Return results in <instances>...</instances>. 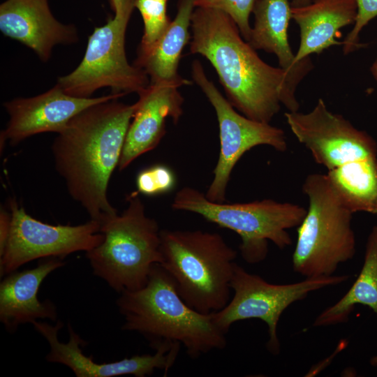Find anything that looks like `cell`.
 Listing matches in <instances>:
<instances>
[{
    "mask_svg": "<svg viewBox=\"0 0 377 377\" xmlns=\"http://www.w3.org/2000/svg\"><path fill=\"white\" fill-rule=\"evenodd\" d=\"M348 275L308 277L289 284L268 283L260 276L235 265L230 287L233 296L221 310L214 312L216 324L226 333L237 321L257 318L266 323L269 339L267 349L273 355L280 352L277 326L283 312L293 303L305 298L310 293L339 285Z\"/></svg>",
    "mask_w": 377,
    "mask_h": 377,
    "instance_id": "cell-9",
    "label": "cell"
},
{
    "mask_svg": "<svg viewBox=\"0 0 377 377\" xmlns=\"http://www.w3.org/2000/svg\"><path fill=\"white\" fill-rule=\"evenodd\" d=\"M302 189L309 208L297 227L293 269L306 278L332 276L340 264L355 255L353 213L336 194L325 174L309 175Z\"/></svg>",
    "mask_w": 377,
    "mask_h": 377,
    "instance_id": "cell-6",
    "label": "cell"
},
{
    "mask_svg": "<svg viewBox=\"0 0 377 377\" xmlns=\"http://www.w3.org/2000/svg\"><path fill=\"white\" fill-rule=\"evenodd\" d=\"M10 233L0 256V275L4 276L38 258H64L77 251H89L100 245L104 235L101 223L90 219L77 226L50 225L29 215L15 199H10Z\"/></svg>",
    "mask_w": 377,
    "mask_h": 377,
    "instance_id": "cell-12",
    "label": "cell"
},
{
    "mask_svg": "<svg viewBox=\"0 0 377 377\" xmlns=\"http://www.w3.org/2000/svg\"><path fill=\"white\" fill-rule=\"evenodd\" d=\"M195 0H179L175 19L147 52L138 53L134 66L149 75L151 82L183 79L178 72L182 52L190 38L188 28Z\"/></svg>",
    "mask_w": 377,
    "mask_h": 377,
    "instance_id": "cell-20",
    "label": "cell"
},
{
    "mask_svg": "<svg viewBox=\"0 0 377 377\" xmlns=\"http://www.w3.org/2000/svg\"><path fill=\"white\" fill-rule=\"evenodd\" d=\"M371 71L375 80L377 81V59L371 66Z\"/></svg>",
    "mask_w": 377,
    "mask_h": 377,
    "instance_id": "cell-29",
    "label": "cell"
},
{
    "mask_svg": "<svg viewBox=\"0 0 377 377\" xmlns=\"http://www.w3.org/2000/svg\"><path fill=\"white\" fill-rule=\"evenodd\" d=\"M160 251V264L189 306L208 314L228 304L237 251L220 234L161 230Z\"/></svg>",
    "mask_w": 377,
    "mask_h": 377,
    "instance_id": "cell-4",
    "label": "cell"
},
{
    "mask_svg": "<svg viewBox=\"0 0 377 377\" xmlns=\"http://www.w3.org/2000/svg\"><path fill=\"white\" fill-rule=\"evenodd\" d=\"M136 109L112 99L73 117L52 145L55 168L71 198L100 223L117 214L107 194Z\"/></svg>",
    "mask_w": 377,
    "mask_h": 377,
    "instance_id": "cell-2",
    "label": "cell"
},
{
    "mask_svg": "<svg viewBox=\"0 0 377 377\" xmlns=\"http://www.w3.org/2000/svg\"><path fill=\"white\" fill-rule=\"evenodd\" d=\"M124 0H110V5L114 14L121 8Z\"/></svg>",
    "mask_w": 377,
    "mask_h": 377,
    "instance_id": "cell-27",
    "label": "cell"
},
{
    "mask_svg": "<svg viewBox=\"0 0 377 377\" xmlns=\"http://www.w3.org/2000/svg\"><path fill=\"white\" fill-rule=\"evenodd\" d=\"M357 304L366 306L377 316V226L368 235L363 265L357 279L338 302L318 316L313 325L346 323Z\"/></svg>",
    "mask_w": 377,
    "mask_h": 377,
    "instance_id": "cell-21",
    "label": "cell"
},
{
    "mask_svg": "<svg viewBox=\"0 0 377 377\" xmlns=\"http://www.w3.org/2000/svg\"><path fill=\"white\" fill-rule=\"evenodd\" d=\"M158 1H167V0H158Z\"/></svg>",
    "mask_w": 377,
    "mask_h": 377,
    "instance_id": "cell-31",
    "label": "cell"
},
{
    "mask_svg": "<svg viewBox=\"0 0 377 377\" xmlns=\"http://www.w3.org/2000/svg\"><path fill=\"white\" fill-rule=\"evenodd\" d=\"M285 117L298 141L328 174L350 172L365 160L377 156L375 140L342 115L329 110L322 98L307 113L286 112Z\"/></svg>",
    "mask_w": 377,
    "mask_h": 377,
    "instance_id": "cell-10",
    "label": "cell"
},
{
    "mask_svg": "<svg viewBox=\"0 0 377 377\" xmlns=\"http://www.w3.org/2000/svg\"><path fill=\"white\" fill-rule=\"evenodd\" d=\"M126 200L128 205L121 215L101 223L103 242L86 252L93 274L119 293L142 288L153 265L162 261L157 221L147 216L138 192Z\"/></svg>",
    "mask_w": 377,
    "mask_h": 377,
    "instance_id": "cell-5",
    "label": "cell"
},
{
    "mask_svg": "<svg viewBox=\"0 0 377 377\" xmlns=\"http://www.w3.org/2000/svg\"><path fill=\"white\" fill-rule=\"evenodd\" d=\"M0 30L32 49L44 61L57 44L75 43V27L57 21L48 0H6L0 6Z\"/></svg>",
    "mask_w": 377,
    "mask_h": 377,
    "instance_id": "cell-16",
    "label": "cell"
},
{
    "mask_svg": "<svg viewBox=\"0 0 377 377\" xmlns=\"http://www.w3.org/2000/svg\"><path fill=\"white\" fill-rule=\"evenodd\" d=\"M191 27V53L201 54L212 64L229 102L244 116L269 123L281 105L288 112L298 111L299 83L282 68L263 61L227 13L197 7Z\"/></svg>",
    "mask_w": 377,
    "mask_h": 377,
    "instance_id": "cell-1",
    "label": "cell"
},
{
    "mask_svg": "<svg viewBox=\"0 0 377 377\" xmlns=\"http://www.w3.org/2000/svg\"><path fill=\"white\" fill-rule=\"evenodd\" d=\"M32 325L50 345L46 360L67 366L77 377L123 375L145 377L153 374L156 369L163 370L166 376L175 364L181 348L179 343L167 345L156 349L153 355H136L119 361L100 364L83 354L80 345H86V341L74 331L70 323L68 324L69 339L66 343H61L58 339V332L63 327L61 320H57L54 325L37 320Z\"/></svg>",
    "mask_w": 377,
    "mask_h": 377,
    "instance_id": "cell-13",
    "label": "cell"
},
{
    "mask_svg": "<svg viewBox=\"0 0 377 377\" xmlns=\"http://www.w3.org/2000/svg\"><path fill=\"white\" fill-rule=\"evenodd\" d=\"M135 1L124 0L121 8L112 19L95 28L79 66L58 79L57 84L66 94L90 98L96 90L108 87L112 93L124 96L138 94L149 84L147 74L130 65L126 56L125 34Z\"/></svg>",
    "mask_w": 377,
    "mask_h": 377,
    "instance_id": "cell-8",
    "label": "cell"
},
{
    "mask_svg": "<svg viewBox=\"0 0 377 377\" xmlns=\"http://www.w3.org/2000/svg\"><path fill=\"white\" fill-rule=\"evenodd\" d=\"M191 83L184 78L150 82L138 94L139 99L126 133L118 165L119 170L156 147L166 133L167 118H171L175 124L178 122L184 103L178 89Z\"/></svg>",
    "mask_w": 377,
    "mask_h": 377,
    "instance_id": "cell-15",
    "label": "cell"
},
{
    "mask_svg": "<svg viewBox=\"0 0 377 377\" xmlns=\"http://www.w3.org/2000/svg\"><path fill=\"white\" fill-rule=\"evenodd\" d=\"M256 0H195V7L217 9L227 13L236 23L243 38L248 42L251 27L249 16Z\"/></svg>",
    "mask_w": 377,
    "mask_h": 377,
    "instance_id": "cell-23",
    "label": "cell"
},
{
    "mask_svg": "<svg viewBox=\"0 0 377 377\" xmlns=\"http://www.w3.org/2000/svg\"><path fill=\"white\" fill-rule=\"evenodd\" d=\"M357 13L352 30L342 42L345 54L363 47L359 42L362 29L374 18L377 17V0H356Z\"/></svg>",
    "mask_w": 377,
    "mask_h": 377,
    "instance_id": "cell-25",
    "label": "cell"
},
{
    "mask_svg": "<svg viewBox=\"0 0 377 377\" xmlns=\"http://www.w3.org/2000/svg\"><path fill=\"white\" fill-rule=\"evenodd\" d=\"M11 213L5 208L0 210V256L4 251L10 233Z\"/></svg>",
    "mask_w": 377,
    "mask_h": 377,
    "instance_id": "cell-26",
    "label": "cell"
},
{
    "mask_svg": "<svg viewBox=\"0 0 377 377\" xmlns=\"http://www.w3.org/2000/svg\"><path fill=\"white\" fill-rule=\"evenodd\" d=\"M166 4V1L136 0L135 8L144 22V34L138 53L149 50L170 24L171 21L167 15Z\"/></svg>",
    "mask_w": 377,
    "mask_h": 377,
    "instance_id": "cell-22",
    "label": "cell"
},
{
    "mask_svg": "<svg viewBox=\"0 0 377 377\" xmlns=\"http://www.w3.org/2000/svg\"><path fill=\"white\" fill-rule=\"evenodd\" d=\"M64 265L62 258H45L32 269L6 275L0 283V320L7 331L14 332L19 325L40 318L57 320L55 304L39 300L38 292L44 279Z\"/></svg>",
    "mask_w": 377,
    "mask_h": 377,
    "instance_id": "cell-17",
    "label": "cell"
},
{
    "mask_svg": "<svg viewBox=\"0 0 377 377\" xmlns=\"http://www.w3.org/2000/svg\"><path fill=\"white\" fill-rule=\"evenodd\" d=\"M357 13L356 0H311L306 6L291 7V18L300 33L295 62L342 45L336 38L341 28L354 24Z\"/></svg>",
    "mask_w": 377,
    "mask_h": 377,
    "instance_id": "cell-18",
    "label": "cell"
},
{
    "mask_svg": "<svg viewBox=\"0 0 377 377\" xmlns=\"http://www.w3.org/2000/svg\"><path fill=\"white\" fill-rule=\"evenodd\" d=\"M124 318L122 330L141 334L154 350L180 343L191 359L226 347V334L214 312L202 313L179 296L175 283L160 263L153 265L142 288L123 291L116 301Z\"/></svg>",
    "mask_w": 377,
    "mask_h": 377,
    "instance_id": "cell-3",
    "label": "cell"
},
{
    "mask_svg": "<svg viewBox=\"0 0 377 377\" xmlns=\"http://www.w3.org/2000/svg\"><path fill=\"white\" fill-rule=\"evenodd\" d=\"M176 184L174 172L164 165H154L141 170L136 177L138 192L154 196L171 191Z\"/></svg>",
    "mask_w": 377,
    "mask_h": 377,
    "instance_id": "cell-24",
    "label": "cell"
},
{
    "mask_svg": "<svg viewBox=\"0 0 377 377\" xmlns=\"http://www.w3.org/2000/svg\"><path fill=\"white\" fill-rule=\"evenodd\" d=\"M311 0H292L291 7H300L309 4Z\"/></svg>",
    "mask_w": 377,
    "mask_h": 377,
    "instance_id": "cell-28",
    "label": "cell"
},
{
    "mask_svg": "<svg viewBox=\"0 0 377 377\" xmlns=\"http://www.w3.org/2000/svg\"><path fill=\"white\" fill-rule=\"evenodd\" d=\"M192 77L214 108L219 128V156L205 196L211 201L224 202L230 175L244 154L258 145H268L284 151L287 149L286 136L282 129L269 123L255 121L237 112L207 78L198 60L192 64Z\"/></svg>",
    "mask_w": 377,
    "mask_h": 377,
    "instance_id": "cell-11",
    "label": "cell"
},
{
    "mask_svg": "<svg viewBox=\"0 0 377 377\" xmlns=\"http://www.w3.org/2000/svg\"><path fill=\"white\" fill-rule=\"evenodd\" d=\"M253 12L255 22L248 43L255 50H263L277 57L281 68L298 83L312 70L309 57L295 62L288 38L291 18L288 0H256Z\"/></svg>",
    "mask_w": 377,
    "mask_h": 377,
    "instance_id": "cell-19",
    "label": "cell"
},
{
    "mask_svg": "<svg viewBox=\"0 0 377 377\" xmlns=\"http://www.w3.org/2000/svg\"><path fill=\"white\" fill-rule=\"evenodd\" d=\"M123 94L111 93L96 98H79L66 94L57 84L47 91L31 98H17L3 104L9 120L1 133V147L6 141L12 145L45 132H60L79 112Z\"/></svg>",
    "mask_w": 377,
    "mask_h": 377,
    "instance_id": "cell-14",
    "label": "cell"
},
{
    "mask_svg": "<svg viewBox=\"0 0 377 377\" xmlns=\"http://www.w3.org/2000/svg\"><path fill=\"white\" fill-rule=\"evenodd\" d=\"M370 364L373 366H377V354L371 358Z\"/></svg>",
    "mask_w": 377,
    "mask_h": 377,
    "instance_id": "cell-30",
    "label": "cell"
},
{
    "mask_svg": "<svg viewBox=\"0 0 377 377\" xmlns=\"http://www.w3.org/2000/svg\"><path fill=\"white\" fill-rule=\"evenodd\" d=\"M171 205L175 210L199 214L209 222L235 232L242 239V257L250 264L266 258L269 241L281 249L291 245L288 230L298 227L306 213L299 205L272 199L246 203L216 202L189 186L177 191Z\"/></svg>",
    "mask_w": 377,
    "mask_h": 377,
    "instance_id": "cell-7",
    "label": "cell"
}]
</instances>
